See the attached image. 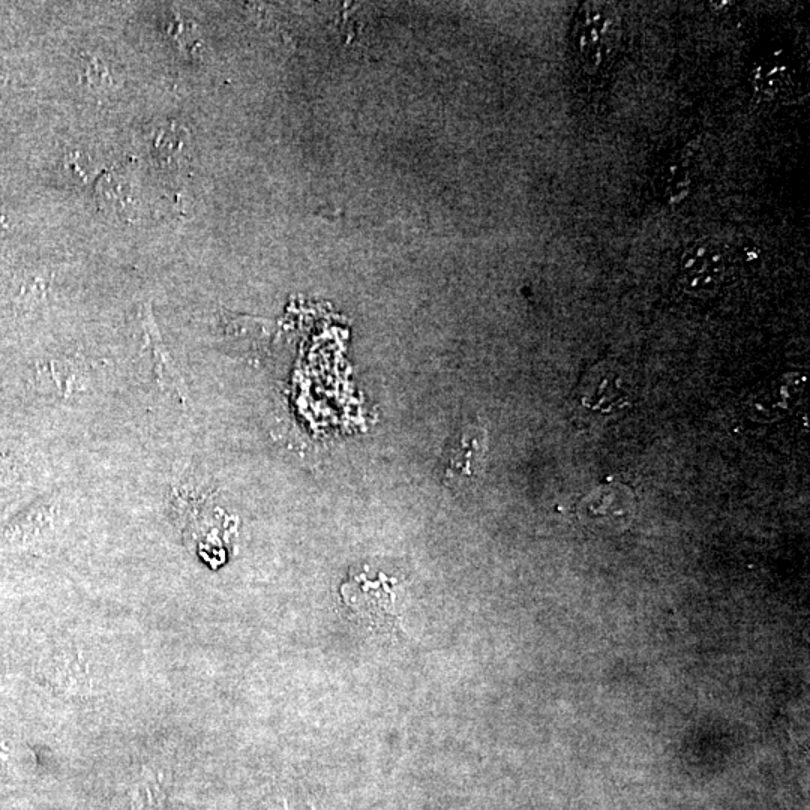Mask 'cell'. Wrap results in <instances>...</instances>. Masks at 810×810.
I'll use <instances>...</instances> for the list:
<instances>
[{
	"label": "cell",
	"instance_id": "1",
	"mask_svg": "<svg viewBox=\"0 0 810 810\" xmlns=\"http://www.w3.org/2000/svg\"><path fill=\"white\" fill-rule=\"evenodd\" d=\"M618 41V18L609 6L587 3L573 24V47L588 71H597L611 59Z\"/></svg>",
	"mask_w": 810,
	"mask_h": 810
},
{
	"label": "cell",
	"instance_id": "2",
	"mask_svg": "<svg viewBox=\"0 0 810 810\" xmlns=\"http://www.w3.org/2000/svg\"><path fill=\"white\" fill-rule=\"evenodd\" d=\"M728 275V255L720 243L699 240L683 252L678 281L690 296L708 297L722 288Z\"/></svg>",
	"mask_w": 810,
	"mask_h": 810
},
{
	"label": "cell",
	"instance_id": "3",
	"mask_svg": "<svg viewBox=\"0 0 810 810\" xmlns=\"http://www.w3.org/2000/svg\"><path fill=\"white\" fill-rule=\"evenodd\" d=\"M486 450V434L479 426H467L446 450L443 479L446 483L473 479L479 474Z\"/></svg>",
	"mask_w": 810,
	"mask_h": 810
},
{
	"label": "cell",
	"instance_id": "4",
	"mask_svg": "<svg viewBox=\"0 0 810 810\" xmlns=\"http://www.w3.org/2000/svg\"><path fill=\"white\" fill-rule=\"evenodd\" d=\"M342 596L348 605L362 612L371 620H386L392 614V593L384 584V576L377 582L368 581L365 576H353L341 588Z\"/></svg>",
	"mask_w": 810,
	"mask_h": 810
},
{
	"label": "cell",
	"instance_id": "5",
	"mask_svg": "<svg viewBox=\"0 0 810 810\" xmlns=\"http://www.w3.org/2000/svg\"><path fill=\"white\" fill-rule=\"evenodd\" d=\"M753 89L767 101H780L794 89V78L786 66L762 63L753 71Z\"/></svg>",
	"mask_w": 810,
	"mask_h": 810
},
{
	"label": "cell",
	"instance_id": "6",
	"mask_svg": "<svg viewBox=\"0 0 810 810\" xmlns=\"http://www.w3.org/2000/svg\"><path fill=\"white\" fill-rule=\"evenodd\" d=\"M96 197L99 206L107 212L116 213L119 216H128L132 212L131 186L117 174H107L99 180L96 185Z\"/></svg>",
	"mask_w": 810,
	"mask_h": 810
},
{
	"label": "cell",
	"instance_id": "7",
	"mask_svg": "<svg viewBox=\"0 0 810 810\" xmlns=\"http://www.w3.org/2000/svg\"><path fill=\"white\" fill-rule=\"evenodd\" d=\"M188 134L180 126H162L153 138V153L161 164L179 165L186 158Z\"/></svg>",
	"mask_w": 810,
	"mask_h": 810
},
{
	"label": "cell",
	"instance_id": "8",
	"mask_svg": "<svg viewBox=\"0 0 810 810\" xmlns=\"http://www.w3.org/2000/svg\"><path fill=\"white\" fill-rule=\"evenodd\" d=\"M665 194L669 203L684 200L690 188V174L686 162L674 161L665 174Z\"/></svg>",
	"mask_w": 810,
	"mask_h": 810
},
{
	"label": "cell",
	"instance_id": "9",
	"mask_svg": "<svg viewBox=\"0 0 810 810\" xmlns=\"http://www.w3.org/2000/svg\"><path fill=\"white\" fill-rule=\"evenodd\" d=\"M6 228V218L3 215H0V231H5Z\"/></svg>",
	"mask_w": 810,
	"mask_h": 810
}]
</instances>
